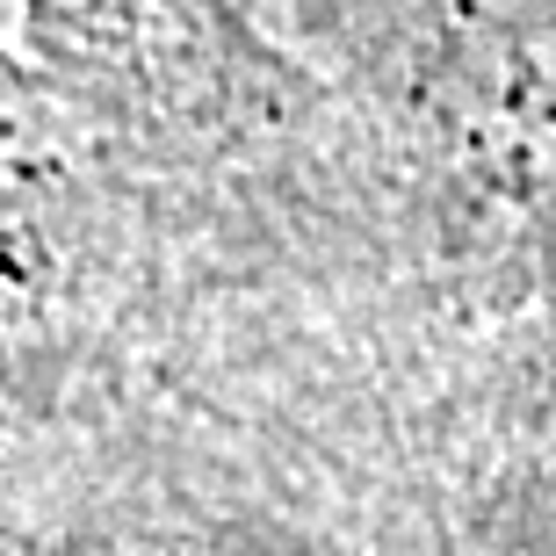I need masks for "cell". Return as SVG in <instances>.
<instances>
[{"label":"cell","instance_id":"cell-1","mask_svg":"<svg viewBox=\"0 0 556 556\" xmlns=\"http://www.w3.org/2000/svg\"><path fill=\"white\" fill-rule=\"evenodd\" d=\"M73 556H109V549H73Z\"/></svg>","mask_w":556,"mask_h":556}]
</instances>
